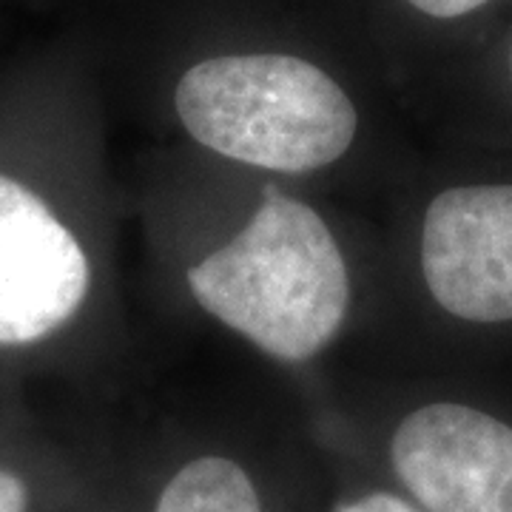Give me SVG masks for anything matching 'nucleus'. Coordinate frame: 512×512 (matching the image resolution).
<instances>
[{
	"label": "nucleus",
	"mask_w": 512,
	"mask_h": 512,
	"mask_svg": "<svg viewBox=\"0 0 512 512\" xmlns=\"http://www.w3.org/2000/svg\"><path fill=\"white\" fill-rule=\"evenodd\" d=\"M106 89L160 146L384 194L419 160L407 114L336 0H97Z\"/></svg>",
	"instance_id": "nucleus-1"
},
{
	"label": "nucleus",
	"mask_w": 512,
	"mask_h": 512,
	"mask_svg": "<svg viewBox=\"0 0 512 512\" xmlns=\"http://www.w3.org/2000/svg\"><path fill=\"white\" fill-rule=\"evenodd\" d=\"M165 311L251 350L299 384L373 356L382 328L379 222L308 185L157 146L126 191Z\"/></svg>",
	"instance_id": "nucleus-2"
},
{
	"label": "nucleus",
	"mask_w": 512,
	"mask_h": 512,
	"mask_svg": "<svg viewBox=\"0 0 512 512\" xmlns=\"http://www.w3.org/2000/svg\"><path fill=\"white\" fill-rule=\"evenodd\" d=\"M109 89L80 26L0 72V379L55 370L117 384L131 362L126 188Z\"/></svg>",
	"instance_id": "nucleus-3"
},
{
	"label": "nucleus",
	"mask_w": 512,
	"mask_h": 512,
	"mask_svg": "<svg viewBox=\"0 0 512 512\" xmlns=\"http://www.w3.org/2000/svg\"><path fill=\"white\" fill-rule=\"evenodd\" d=\"M370 365L473 370L512 356V151L433 146L387 191Z\"/></svg>",
	"instance_id": "nucleus-4"
},
{
	"label": "nucleus",
	"mask_w": 512,
	"mask_h": 512,
	"mask_svg": "<svg viewBox=\"0 0 512 512\" xmlns=\"http://www.w3.org/2000/svg\"><path fill=\"white\" fill-rule=\"evenodd\" d=\"M293 387L319 439L421 512H512V393L490 373L359 362Z\"/></svg>",
	"instance_id": "nucleus-5"
},
{
	"label": "nucleus",
	"mask_w": 512,
	"mask_h": 512,
	"mask_svg": "<svg viewBox=\"0 0 512 512\" xmlns=\"http://www.w3.org/2000/svg\"><path fill=\"white\" fill-rule=\"evenodd\" d=\"M285 384L97 419L131 512H325L328 453Z\"/></svg>",
	"instance_id": "nucleus-6"
},
{
	"label": "nucleus",
	"mask_w": 512,
	"mask_h": 512,
	"mask_svg": "<svg viewBox=\"0 0 512 512\" xmlns=\"http://www.w3.org/2000/svg\"><path fill=\"white\" fill-rule=\"evenodd\" d=\"M402 111L512 18V0H336Z\"/></svg>",
	"instance_id": "nucleus-7"
},
{
	"label": "nucleus",
	"mask_w": 512,
	"mask_h": 512,
	"mask_svg": "<svg viewBox=\"0 0 512 512\" xmlns=\"http://www.w3.org/2000/svg\"><path fill=\"white\" fill-rule=\"evenodd\" d=\"M404 114L433 146L512 151V18L444 69Z\"/></svg>",
	"instance_id": "nucleus-8"
},
{
	"label": "nucleus",
	"mask_w": 512,
	"mask_h": 512,
	"mask_svg": "<svg viewBox=\"0 0 512 512\" xmlns=\"http://www.w3.org/2000/svg\"><path fill=\"white\" fill-rule=\"evenodd\" d=\"M94 458V427L69 444L46 441L0 447V512H72Z\"/></svg>",
	"instance_id": "nucleus-9"
},
{
	"label": "nucleus",
	"mask_w": 512,
	"mask_h": 512,
	"mask_svg": "<svg viewBox=\"0 0 512 512\" xmlns=\"http://www.w3.org/2000/svg\"><path fill=\"white\" fill-rule=\"evenodd\" d=\"M322 441V439H319ZM328 453V504L325 512H421L399 490L384 484L356 458L322 441Z\"/></svg>",
	"instance_id": "nucleus-10"
},
{
	"label": "nucleus",
	"mask_w": 512,
	"mask_h": 512,
	"mask_svg": "<svg viewBox=\"0 0 512 512\" xmlns=\"http://www.w3.org/2000/svg\"><path fill=\"white\" fill-rule=\"evenodd\" d=\"M94 424V458H92V470H89V481L83 487V493L77 498L72 512H131L128 507L126 495H123V487L114 476V467H111L109 453L103 447V439H100V427L97 421Z\"/></svg>",
	"instance_id": "nucleus-11"
}]
</instances>
